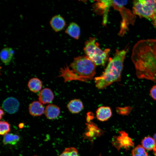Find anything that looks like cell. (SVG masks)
<instances>
[{"label":"cell","instance_id":"83f0119b","mask_svg":"<svg viewBox=\"0 0 156 156\" xmlns=\"http://www.w3.org/2000/svg\"><path fill=\"white\" fill-rule=\"evenodd\" d=\"M153 139H154L156 144V133L154 135L153 137Z\"/></svg>","mask_w":156,"mask_h":156},{"label":"cell","instance_id":"ffe728a7","mask_svg":"<svg viewBox=\"0 0 156 156\" xmlns=\"http://www.w3.org/2000/svg\"><path fill=\"white\" fill-rule=\"evenodd\" d=\"M19 140V137L18 135L8 133L4 135L3 142L4 144L14 145L16 144Z\"/></svg>","mask_w":156,"mask_h":156},{"label":"cell","instance_id":"52a82bcc","mask_svg":"<svg viewBox=\"0 0 156 156\" xmlns=\"http://www.w3.org/2000/svg\"><path fill=\"white\" fill-rule=\"evenodd\" d=\"M119 135L114 136L111 143L119 151L121 148L126 149L133 146L134 143L127 133L123 131H119Z\"/></svg>","mask_w":156,"mask_h":156},{"label":"cell","instance_id":"7c38bea8","mask_svg":"<svg viewBox=\"0 0 156 156\" xmlns=\"http://www.w3.org/2000/svg\"><path fill=\"white\" fill-rule=\"evenodd\" d=\"M97 119L101 121H105L109 119L112 116V112L111 108L108 106L99 107L96 112Z\"/></svg>","mask_w":156,"mask_h":156},{"label":"cell","instance_id":"603a6c76","mask_svg":"<svg viewBox=\"0 0 156 156\" xmlns=\"http://www.w3.org/2000/svg\"><path fill=\"white\" fill-rule=\"evenodd\" d=\"M77 150L74 147H69L66 148L59 156H79Z\"/></svg>","mask_w":156,"mask_h":156},{"label":"cell","instance_id":"484cf974","mask_svg":"<svg viewBox=\"0 0 156 156\" xmlns=\"http://www.w3.org/2000/svg\"><path fill=\"white\" fill-rule=\"evenodd\" d=\"M152 20L153 25L156 28V12Z\"/></svg>","mask_w":156,"mask_h":156},{"label":"cell","instance_id":"ba28073f","mask_svg":"<svg viewBox=\"0 0 156 156\" xmlns=\"http://www.w3.org/2000/svg\"><path fill=\"white\" fill-rule=\"evenodd\" d=\"M112 6V0H99L97 1L95 6L97 11L103 14V24L106 25L110 7Z\"/></svg>","mask_w":156,"mask_h":156},{"label":"cell","instance_id":"5b68a950","mask_svg":"<svg viewBox=\"0 0 156 156\" xmlns=\"http://www.w3.org/2000/svg\"><path fill=\"white\" fill-rule=\"evenodd\" d=\"M127 1L112 0V6L119 12L121 17L122 21L119 33L120 36L123 35L128 29L130 24H133L135 21V16L130 10L125 6Z\"/></svg>","mask_w":156,"mask_h":156},{"label":"cell","instance_id":"6da1fadb","mask_svg":"<svg viewBox=\"0 0 156 156\" xmlns=\"http://www.w3.org/2000/svg\"><path fill=\"white\" fill-rule=\"evenodd\" d=\"M131 59L138 78L156 82V39L137 42L133 48Z\"/></svg>","mask_w":156,"mask_h":156},{"label":"cell","instance_id":"7402d4cb","mask_svg":"<svg viewBox=\"0 0 156 156\" xmlns=\"http://www.w3.org/2000/svg\"><path fill=\"white\" fill-rule=\"evenodd\" d=\"M10 130V125L8 122L1 121L0 122V134L1 135H5L8 133Z\"/></svg>","mask_w":156,"mask_h":156},{"label":"cell","instance_id":"44dd1931","mask_svg":"<svg viewBox=\"0 0 156 156\" xmlns=\"http://www.w3.org/2000/svg\"><path fill=\"white\" fill-rule=\"evenodd\" d=\"M132 153V156H148L145 149L140 145L134 148L133 150Z\"/></svg>","mask_w":156,"mask_h":156},{"label":"cell","instance_id":"277c9868","mask_svg":"<svg viewBox=\"0 0 156 156\" xmlns=\"http://www.w3.org/2000/svg\"><path fill=\"white\" fill-rule=\"evenodd\" d=\"M84 51L86 56L96 65L104 66L108 60L109 49L101 50L94 37H90L86 42Z\"/></svg>","mask_w":156,"mask_h":156},{"label":"cell","instance_id":"7a4b0ae2","mask_svg":"<svg viewBox=\"0 0 156 156\" xmlns=\"http://www.w3.org/2000/svg\"><path fill=\"white\" fill-rule=\"evenodd\" d=\"M96 67L95 64L86 55L78 56L74 58L69 66L61 68L59 77H62L65 82L74 80L88 82L93 78Z\"/></svg>","mask_w":156,"mask_h":156},{"label":"cell","instance_id":"ac0fdd59","mask_svg":"<svg viewBox=\"0 0 156 156\" xmlns=\"http://www.w3.org/2000/svg\"><path fill=\"white\" fill-rule=\"evenodd\" d=\"M28 86L31 91L36 93L41 89L42 84L40 79L37 78H33L29 81Z\"/></svg>","mask_w":156,"mask_h":156},{"label":"cell","instance_id":"f546056e","mask_svg":"<svg viewBox=\"0 0 156 156\" xmlns=\"http://www.w3.org/2000/svg\"><path fill=\"white\" fill-rule=\"evenodd\" d=\"M155 155L156 156V154Z\"/></svg>","mask_w":156,"mask_h":156},{"label":"cell","instance_id":"4fadbf2b","mask_svg":"<svg viewBox=\"0 0 156 156\" xmlns=\"http://www.w3.org/2000/svg\"><path fill=\"white\" fill-rule=\"evenodd\" d=\"M44 114L46 117L50 120L57 118L60 113V109L59 107L53 104L47 105L44 109Z\"/></svg>","mask_w":156,"mask_h":156},{"label":"cell","instance_id":"f1b7e54d","mask_svg":"<svg viewBox=\"0 0 156 156\" xmlns=\"http://www.w3.org/2000/svg\"><path fill=\"white\" fill-rule=\"evenodd\" d=\"M36 156V155H35V156Z\"/></svg>","mask_w":156,"mask_h":156},{"label":"cell","instance_id":"2e32d148","mask_svg":"<svg viewBox=\"0 0 156 156\" xmlns=\"http://www.w3.org/2000/svg\"><path fill=\"white\" fill-rule=\"evenodd\" d=\"M14 54V51L12 48H4L0 52V56L1 61L5 64H9Z\"/></svg>","mask_w":156,"mask_h":156},{"label":"cell","instance_id":"8992f818","mask_svg":"<svg viewBox=\"0 0 156 156\" xmlns=\"http://www.w3.org/2000/svg\"><path fill=\"white\" fill-rule=\"evenodd\" d=\"M132 9L134 15L152 20L156 12V0H134Z\"/></svg>","mask_w":156,"mask_h":156},{"label":"cell","instance_id":"3957f363","mask_svg":"<svg viewBox=\"0 0 156 156\" xmlns=\"http://www.w3.org/2000/svg\"><path fill=\"white\" fill-rule=\"evenodd\" d=\"M128 49L116 50L112 58L109 59L108 64L102 74L94 79L95 86L102 89L120 80L123 62Z\"/></svg>","mask_w":156,"mask_h":156},{"label":"cell","instance_id":"d4e9b609","mask_svg":"<svg viewBox=\"0 0 156 156\" xmlns=\"http://www.w3.org/2000/svg\"><path fill=\"white\" fill-rule=\"evenodd\" d=\"M150 94L151 97L156 100V85L152 87L150 90Z\"/></svg>","mask_w":156,"mask_h":156},{"label":"cell","instance_id":"9a60e30c","mask_svg":"<svg viewBox=\"0 0 156 156\" xmlns=\"http://www.w3.org/2000/svg\"><path fill=\"white\" fill-rule=\"evenodd\" d=\"M67 107L71 113L77 114L79 113L83 109V106L80 100L75 99L71 100L68 103Z\"/></svg>","mask_w":156,"mask_h":156},{"label":"cell","instance_id":"4316f807","mask_svg":"<svg viewBox=\"0 0 156 156\" xmlns=\"http://www.w3.org/2000/svg\"><path fill=\"white\" fill-rule=\"evenodd\" d=\"M0 119L2 118L4 114V112L1 109H0Z\"/></svg>","mask_w":156,"mask_h":156},{"label":"cell","instance_id":"8fae6325","mask_svg":"<svg viewBox=\"0 0 156 156\" xmlns=\"http://www.w3.org/2000/svg\"><path fill=\"white\" fill-rule=\"evenodd\" d=\"M54 98V95L52 91L47 88L42 90L38 95L39 101L43 104L50 103Z\"/></svg>","mask_w":156,"mask_h":156},{"label":"cell","instance_id":"e0dca14e","mask_svg":"<svg viewBox=\"0 0 156 156\" xmlns=\"http://www.w3.org/2000/svg\"><path fill=\"white\" fill-rule=\"evenodd\" d=\"M65 32L71 37L78 39L80 36V29L79 26L74 22L71 23L66 29Z\"/></svg>","mask_w":156,"mask_h":156},{"label":"cell","instance_id":"30bf717a","mask_svg":"<svg viewBox=\"0 0 156 156\" xmlns=\"http://www.w3.org/2000/svg\"><path fill=\"white\" fill-rule=\"evenodd\" d=\"M50 24L54 31L57 32L63 29L66 25V22L62 17L57 15L52 18L50 21Z\"/></svg>","mask_w":156,"mask_h":156},{"label":"cell","instance_id":"cb8c5ba5","mask_svg":"<svg viewBox=\"0 0 156 156\" xmlns=\"http://www.w3.org/2000/svg\"><path fill=\"white\" fill-rule=\"evenodd\" d=\"M128 107L124 108L118 107L116 109L117 112L120 114L123 115H127L130 112L129 108L127 109Z\"/></svg>","mask_w":156,"mask_h":156},{"label":"cell","instance_id":"d6986e66","mask_svg":"<svg viewBox=\"0 0 156 156\" xmlns=\"http://www.w3.org/2000/svg\"><path fill=\"white\" fill-rule=\"evenodd\" d=\"M142 146L146 149L153 150L154 151L156 149V144L153 139L151 137L147 136L141 142Z\"/></svg>","mask_w":156,"mask_h":156},{"label":"cell","instance_id":"5bb4252c","mask_svg":"<svg viewBox=\"0 0 156 156\" xmlns=\"http://www.w3.org/2000/svg\"><path fill=\"white\" fill-rule=\"evenodd\" d=\"M29 111L30 114L35 116L41 115L44 111L42 104L40 101H35L32 102L29 105Z\"/></svg>","mask_w":156,"mask_h":156},{"label":"cell","instance_id":"9c48e42d","mask_svg":"<svg viewBox=\"0 0 156 156\" xmlns=\"http://www.w3.org/2000/svg\"><path fill=\"white\" fill-rule=\"evenodd\" d=\"M19 103L15 98L11 97L5 99L2 104V107L8 113L13 114L18 110Z\"/></svg>","mask_w":156,"mask_h":156}]
</instances>
